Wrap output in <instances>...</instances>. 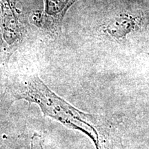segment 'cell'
<instances>
[{"instance_id": "obj_5", "label": "cell", "mask_w": 149, "mask_h": 149, "mask_svg": "<svg viewBox=\"0 0 149 149\" xmlns=\"http://www.w3.org/2000/svg\"><path fill=\"white\" fill-rule=\"evenodd\" d=\"M20 136L12 137L3 135L0 137V149H24L25 145Z\"/></svg>"}, {"instance_id": "obj_4", "label": "cell", "mask_w": 149, "mask_h": 149, "mask_svg": "<svg viewBox=\"0 0 149 149\" xmlns=\"http://www.w3.org/2000/svg\"><path fill=\"white\" fill-rule=\"evenodd\" d=\"M78 0H44V10L36 12L33 21L49 33L59 35L67 11Z\"/></svg>"}, {"instance_id": "obj_2", "label": "cell", "mask_w": 149, "mask_h": 149, "mask_svg": "<svg viewBox=\"0 0 149 149\" xmlns=\"http://www.w3.org/2000/svg\"><path fill=\"white\" fill-rule=\"evenodd\" d=\"M20 17L14 0H0V30L6 43V61L23 40L24 29Z\"/></svg>"}, {"instance_id": "obj_1", "label": "cell", "mask_w": 149, "mask_h": 149, "mask_svg": "<svg viewBox=\"0 0 149 149\" xmlns=\"http://www.w3.org/2000/svg\"><path fill=\"white\" fill-rule=\"evenodd\" d=\"M10 90L15 100L37 104L44 115L88 136L96 149L109 148L110 126L105 117L74 107L52 91L37 74L22 77Z\"/></svg>"}, {"instance_id": "obj_3", "label": "cell", "mask_w": 149, "mask_h": 149, "mask_svg": "<svg viewBox=\"0 0 149 149\" xmlns=\"http://www.w3.org/2000/svg\"><path fill=\"white\" fill-rule=\"evenodd\" d=\"M146 23V15L142 10H123L109 19L102 30L108 37L121 42L145 27Z\"/></svg>"}]
</instances>
